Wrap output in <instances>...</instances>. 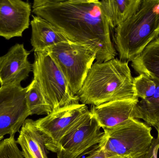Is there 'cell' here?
Listing matches in <instances>:
<instances>
[{
  "label": "cell",
  "mask_w": 159,
  "mask_h": 158,
  "mask_svg": "<svg viewBox=\"0 0 159 158\" xmlns=\"http://www.w3.org/2000/svg\"><path fill=\"white\" fill-rule=\"evenodd\" d=\"M32 12L52 23L70 41L93 51L96 62L108 61L117 55L101 1L34 0Z\"/></svg>",
  "instance_id": "cell-1"
},
{
  "label": "cell",
  "mask_w": 159,
  "mask_h": 158,
  "mask_svg": "<svg viewBox=\"0 0 159 158\" xmlns=\"http://www.w3.org/2000/svg\"><path fill=\"white\" fill-rule=\"evenodd\" d=\"M77 95L81 104L93 106L139 99L128 62L117 58L93 64Z\"/></svg>",
  "instance_id": "cell-2"
},
{
  "label": "cell",
  "mask_w": 159,
  "mask_h": 158,
  "mask_svg": "<svg viewBox=\"0 0 159 158\" xmlns=\"http://www.w3.org/2000/svg\"><path fill=\"white\" fill-rule=\"evenodd\" d=\"M159 36V0H143L138 12L115 28L120 60L132 62Z\"/></svg>",
  "instance_id": "cell-3"
},
{
  "label": "cell",
  "mask_w": 159,
  "mask_h": 158,
  "mask_svg": "<svg viewBox=\"0 0 159 158\" xmlns=\"http://www.w3.org/2000/svg\"><path fill=\"white\" fill-rule=\"evenodd\" d=\"M152 128L136 119H130L104 130L99 146L112 156L121 158H142L152 145Z\"/></svg>",
  "instance_id": "cell-4"
},
{
  "label": "cell",
  "mask_w": 159,
  "mask_h": 158,
  "mask_svg": "<svg viewBox=\"0 0 159 158\" xmlns=\"http://www.w3.org/2000/svg\"><path fill=\"white\" fill-rule=\"evenodd\" d=\"M32 71L34 79L52 111L80 104L79 96L72 92L61 70L48 52L34 53Z\"/></svg>",
  "instance_id": "cell-5"
},
{
  "label": "cell",
  "mask_w": 159,
  "mask_h": 158,
  "mask_svg": "<svg viewBox=\"0 0 159 158\" xmlns=\"http://www.w3.org/2000/svg\"><path fill=\"white\" fill-rule=\"evenodd\" d=\"M45 52L54 59L72 92L77 95L96 60V53L88 47L72 42L61 43Z\"/></svg>",
  "instance_id": "cell-6"
},
{
  "label": "cell",
  "mask_w": 159,
  "mask_h": 158,
  "mask_svg": "<svg viewBox=\"0 0 159 158\" xmlns=\"http://www.w3.org/2000/svg\"><path fill=\"white\" fill-rule=\"evenodd\" d=\"M89 112L87 105L79 104L52 111L34 121L47 150L57 154L65 137L79 126Z\"/></svg>",
  "instance_id": "cell-7"
},
{
  "label": "cell",
  "mask_w": 159,
  "mask_h": 158,
  "mask_svg": "<svg viewBox=\"0 0 159 158\" xmlns=\"http://www.w3.org/2000/svg\"><path fill=\"white\" fill-rule=\"evenodd\" d=\"M28 86L8 84L0 87V136L15 135L31 116L27 103Z\"/></svg>",
  "instance_id": "cell-8"
},
{
  "label": "cell",
  "mask_w": 159,
  "mask_h": 158,
  "mask_svg": "<svg viewBox=\"0 0 159 158\" xmlns=\"http://www.w3.org/2000/svg\"><path fill=\"white\" fill-rule=\"evenodd\" d=\"M90 111L81 123L64 138L57 153V158H81L99 145L104 132Z\"/></svg>",
  "instance_id": "cell-9"
},
{
  "label": "cell",
  "mask_w": 159,
  "mask_h": 158,
  "mask_svg": "<svg viewBox=\"0 0 159 158\" xmlns=\"http://www.w3.org/2000/svg\"><path fill=\"white\" fill-rule=\"evenodd\" d=\"M31 5L21 0H0V36L21 37L30 26Z\"/></svg>",
  "instance_id": "cell-10"
},
{
  "label": "cell",
  "mask_w": 159,
  "mask_h": 158,
  "mask_svg": "<svg viewBox=\"0 0 159 158\" xmlns=\"http://www.w3.org/2000/svg\"><path fill=\"white\" fill-rule=\"evenodd\" d=\"M30 52L23 44H16L4 55L0 57V85L20 84L32 71V64L28 60Z\"/></svg>",
  "instance_id": "cell-11"
},
{
  "label": "cell",
  "mask_w": 159,
  "mask_h": 158,
  "mask_svg": "<svg viewBox=\"0 0 159 158\" xmlns=\"http://www.w3.org/2000/svg\"><path fill=\"white\" fill-rule=\"evenodd\" d=\"M139 99L117 100L98 106L90 111L103 130L113 128L130 119H137V104Z\"/></svg>",
  "instance_id": "cell-12"
},
{
  "label": "cell",
  "mask_w": 159,
  "mask_h": 158,
  "mask_svg": "<svg viewBox=\"0 0 159 158\" xmlns=\"http://www.w3.org/2000/svg\"><path fill=\"white\" fill-rule=\"evenodd\" d=\"M30 24L31 44L34 53L45 52L61 43L71 42L52 23L41 17L32 15Z\"/></svg>",
  "instance_id": "cell-13"
},
{
  "label": "cell",
  "mask_w": 159,
  "mask_h": 158,
  "mask_svg": "<svg viewBox=\"0 0 159 158\" xmlns=\"http://www.w3.org/2000/svg\"><path fill=\"white\" fill-rule=\"evenodd\" d=\"M25 158H48L42 135L34 126V121L27 119L20 128L16 140Z\"/></svg>",
  "instance_id": "cell-14"
},
{
  "label": "cell",
  "mask_w": 159,
  "mask_h": 158,
  "mask_svg": "<svg viewBox=\"0 0 159 158\" xmlns=\"http://www.w3.org/2000/svg\"><path fill=\"white\" fill-rule=\"evenodd\" d=\"M143 0H103L102 8L111 29L116 28L135 15Z\"/></svg>",
  "instance_id": "cell-15"
},
{
  "label": "cell",
  "mask_w": 159,
  "mask_h": 158,
  "mask_svg": "<svg viewBox=\"0 0 159 158\" xmlns=\"http://www.w3.org/2000/svg\"><path fill=\"white\" fill-rule=\"evenodd\" d=\"M131 66L139 75L145 74L159 80V36L132 61Z\"/></svg>",
  "instance_id": "cell-16"
},
{
  "label": "cell",
  "mask_w": 159,
  "mask_h": 158,
  "mask_svg": "<svg viewBox=\"0 0 159 158\" xmlns=\"http://www.w3.org/2000/svg\"><path fill=\"white\" fill-rule=\"evenodd\" d=\"M151 77V76H150ZM152 77L157 84L155 93L145 99H141L137 104V119H143L149 126L159 129V80Z\"/></svg>",
  "instance_id": "cell-17"
},
{
  "label": "cell",
  "mask_w": 159,
  "mask_h": 158,
  "mask_svg": "<svg viewBox=\"0 0 159 158\" xmlns=\"http://www.w3.org/2000/svg\"><path fill=\"white\" fill-rule=\"evenodd\" d=\"M26 97L31 115L47 116L52 112L50 104L46 99L34 79L28 85Z\"/></svg>",
  "instance_id": "cell-18"
},
{
  "label": "cell",
  "mask_w": 159,
  "mask_h": 158,
  "mask_svg": "<svg viewBox=\"0 0 159 158\" xmlns=\"http://www.w3.org/2000/svg\"><path fill=\"white\" fill-rule=\"evenodd\" d=\"M134 89L138 98L145 99L153 96L156 92L157 84L154 79L145 74H140L134 78Z\"/></svg>",
  "instance_id": "cell-19"
},
{
  "label": "cell",
  "mask_w": 159,
  "mask_h": 158,
  "mask_svg": "<svg viewBox=\"0 0 159 158\" xmlns=\"http://www.w3.org/2000/svg\"><path fill=\"white\" fill-rule=\"evenodd\" d=\"M0 158H25L18 147L15 135L0 142Z\"/></svg>",
  "instance_id": "cell-20"
},
{
  "label": "cell",
  "mask_w": 159,
  "mask_h": 158,
  "mask_svg": "<svg viewBox=\"0 0 159 158\" xmlns=\"http://www.w3.org/2000/svg\"><path fill=\"white\" fill-rule=\"evenodd\" d=\"M81 158H121L117 156H112L105 151L101 147L98 146L89 154L88 156Z\"/></svg>",
  "instance_id": "cell-21"
},
{
  "label": "cell",
  "mask_w": 159,
  "mask_h": 158,
  "mask_svg": "<svg viewBox=\"0 0 159 158\" xmlns=\"http://www.w3.org/2000/svg\"><path fill=\"white\" fill-rule=\"evenodd\" d=\"M159 143L157 138H154L152 145L148 153L142 158H158Z\"/></svg>",
  "instance_id": "cell-22"
},
{
  "label": "cell",
  "mask_w": 159,
  "mask_h": 158,
  "mask_svg": "<svg viewBox=\"0 0 159 158\" xmlns=\"http://www.w3.org/2000/svg\"><path fill=\"white\" fill-rule=\"evenodd\" d=\"M3 139H4V136H0V142H1Z\"/></svg>",
  "instance_id": "cell-23"
},
{
  "label": "cell",
  "mask_w": 159,
  "mask_h": 158,
  "mask_svg": "<svg viewBox=\"0 0 159 158\" xmlns=\"http://www.w3.org/2000/svg\"><path fill=\"white\" fill-rule=\"evenodd\" d=\"M157 132H158V136H157V139L158 140V141H159V130H157Z\"/></svg>",
  "instance_id": "cell-24"
}]
</instances>
